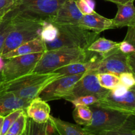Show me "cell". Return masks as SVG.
Returning <instances> with one entry per match:
<instances>
[{"label": "cell", "instance_id": "cell-1", "mask_svg": "<svg viewBox=\"0 0 135 135\" xmlns=\"http://www.w3.org/2000/svg\"><path fill=\"white\" fill-rule=\"evenodd\" d=\"M9 17L13 20V28L5 40L0 56L25 42L40 37L44 22L41 18L17 15Z\"/></svg>", "mask_w": 135, "mask_h": 135}, {"label": "cell", "instance_id": "cell-2", "mask_svg": "<svg viewBox=\"0 0 135 135\" xmlns=\"http://www.w3.org/2000/svg\"><path fill=\"white\" fill-rule=\"evenodd\" d=\"M62 76L55 72L30 73L21 77L7 82L6 90L13 92L18 98L31 101L51 83Z\"/></svg>", "mask_w": 135, "mask_h": 135}, {"label": "cell", "instance_id": "cell-3", "mask_svg": "<svg viewBox=\"0 0 135 135\" xmlns=\"http://www.w3.org/2000/svg\"><path fill=\"white\" fill-rule=\"evenodd\" d=\"M90 51L79 47H61L46 51L32 73H51L68 65L89 60Z\"/></svg>", "mask_w": 135, "mask_h": 135}, {"label": "cell", "instance_id": "cell-4", "mask_svg": "<svg viewBox=\"0 0 135 135\" xmlns=\"http://www.w3.org/2000/svg\"><path fill=\"white\" fill-rule=\"evenodd\" d=\"M59 34L52 42L45 43L46 51L61 47H79L87 50L99 33L85 30L79 25H56Z\"/></svg>", "mask_w": 135, "mask_h": 135}, {"label": "cell", "instance_id": "cell-5", "mask_svg": "<svg viewBox=\"0 0 135 135\" xmlns=\"http://www.w3.org/2000/svg\"><path fill=\"white\" fill-rule=\"evenodd\" d=\"M66 1L67 0H16L12 10L6 16L21 15L47 21L55 15Z\"/></svg>", "mask_w": 135, "mask_h": 135}, {"label": "cell", "instance_id": "cell-6", "mask_svg": "<svg viewBox=\"0 0 135 135\" xmlns=\"http://www.w3.org/2000/svg\"><path fill=\"white\" fill-rule=\"evenodd\" d=\"M92 112L91 123L83 127L88 134L118 129L125 123L131 115L108 108L99 106L97 104L89 105Z\"/></svg>", "mask_w": 135, "mask_h": 135}, {"label": "cell", "instance_id": "cell-7", "mask_svg": "<svg viewBox=\"0 0 135 135\" xmlns=\"http://www.w3.org/2000/svg\"><path fill=\"white\" fill-rule=\"evenodd\" d=\"M44 53L28 54L5 59V65L0 73L5 83L32 72Z\"/></svg>", "mask_w": 135, "mask_h": 135}, {"label": "cell", "instance_id": "cell-8", "mask_svg": "<svg viewBox=\"0 0 135 135\" xmlns=\"http://www.w3.org/2000/svg\"><path fill=\"white\" fill-rule=\"evenodd\" d=\"M109 90L105 89L100 85L97 78V72L91 70L85 73L75 84L71 92L64 98V100H71L84 96H94L100 99L104 96Z\"/></svg>", "mask_w": 135, "mask_h": 135}, {"label": "cell", "instance_id": "cell-9", "mask_svg": "<svg viewBox=\"0 0 135 135\" xmlns=\"http://www.w3.org/2000/svg\"><path fill=\"white\" fill-rule=\"evenodd\" d=\"M100 55L102 57L98 61L97 73H109L119 76L123 73H131L128 63V54L121 52L119 47Z\"/></svg>", "mask_w": 135, "mask_h": 135}, {"label": "cell", "instance_id": "cell-10", "mask_svg": "<svg viewBox=\"0 0 135 135\" xmlns=\"http://www.w3.org/2000/svg\"><path fill=\"white\" fill-rule=\"evenodd\" d=\"M99 106L135 115V86L124 95L116 96L108 90L96 103Z\"/></svg>", "mask_w": 135, "mask_h": 135}, {"label": "cell", "instance_id": "cell-11", "mask_svg": "<svg viewBox=\"0 0 135 135\" xmlns=\"http://www.w3.org/2000/svg\"><path fill=\"white\" fill-rule=\"evenodd\" d=\"M84 74L61 76L49 84L38 97L47 102L51 100L64 99Z\"/></svg>", "mask_w": 135, "mask_h": 135}, {"label": "cell", "instance_id": "cell-12", "mask_svg": "<svg viewBox=\"0 0 135 135\" xmlns=\"http://www.w3.org/2000/svg\"><path fill=\"white\" fill-rule=\"evenodd\" d=\"M83 16L75 0H67L60 7L55 15L46 21L55 25H79Z\"/></svg>", "mask_w": 135, "mask_h": 135}, {"label": "cell", "instance_id": "cell-13", "mask_svg": "<svg viewBox=\"0 0 135 135\" xmlns=\"http://www.w3.org/2000/svg\"><path fill=\"white\" fill-rule=\"evenodd\" d=\"M79 26L85 30L99 33L115 28L113 20L103 17L96 12L83 15L79 22Z\"/></svg>", "mask_w": 135, "mask_h": 135}, {"label": "cell", "instance_id": "cell-14", "mask_svg": "<svg viewBox=\"0 0 135 135\" xmlns=\"http://www.w3.org/2000/svg\"><path fill=\"white\" fill-rule=\"evenodd\" d=\"M6 85L0 90V115L2 116L7 115L16 109H26L30 102L7 91Z\"/></svg>", "mask_w": 135, "mask_h": 135}, {"label": "cell", "instance_id": "cell-15", "mask_svg": "<svg viewBox=\"0 0 135 135\" xmlns=\"http://www.w3.org/2000/svg\"><path fill=\"white\" fill-rule=\"evenodd\" d=\"M28 118L38 123L48 122L50 117V107L47 102L40 97L32 99L25 109Z\"/></svg>", "mask_w": 135, "mask_h": 135}, {"label": "cell", "instance_id": "cell-16", "mask_svg": "<svg viewBox=\"0 0 135 135\" xmlns=\"http://www.w3.org/2000/svg\"><path fill=\"white\" fill-rule=\"evenodd\" d=\"M134 0H131L124 4H117V12L113 18L115 28L131 26L135 22Z\"/></svg>", "mask_w": 135, "mask_h": 135}, {"label": "cell", "instance_id": "cell-17", "mask_svg": "<svg viewBox=\"0 0 135 135\" xmlns=\"http://www.w3.org/2000/svg\"><path fill=\"white\" fill-rule=\"evenodd\" d=\"M46 51V47L45 42L42 40L40 37H39L20 45L14 50L2 55L1 57L3 59H7L15 57L21 56V55L36 54V53H44Z\"/></svg>", "mask_w": 135, "mask_h": 135}, {"label": "cell", "instance_id": "cell-18", "mask_svg": "<svg viewBox=\"0 0 135 135\" xmlns=\"http://www.w3.org/2000/svg\"><path fill=\"white\" fill-rule=\"evenodd\" d=\"M100 59V58L97 57H92L89 60L86 61L72 63L60 69H58L53 72L57 73L63 76L85 73L91 70L96 71Z\"/></svg>", "mask_w": 135, "mask_h": 135}, {"label": "cell", "instance_id": "cell-19", "mask_svg": "<svg viewBox=\"0 0 135 135\" xmlns=\"http://www.w3.org/2000/svg\"><path fill=\"white\" fill-rule=\"evenodd\" d=\"M48 121L54 131L59 135H90L80 125L67 122L58 117L50 115Z\"/></svg>", "mask_w": 135, "mask_h": 135}, {"label": "cell", "instance_id": "cell-20", "mask_svg": "<svg viewBox=\"0 0 135 135\" xmlns=\"http://www.w3.org/2000/svg\"><path fill=\"white\" fill-rule=\"evenodd\" d=\"M119 42H116L105 38H97L87 48V51L99 54H104L119 47Z\"/></svg>", "mask_w": 135, "mask_h": 135}, {"label": "cell", "instance_id": "cell-21", "mask_svg": "<svg viewBox=\"0 0 135 135\" xmlns=\"http://www.w3.org/2000/svg\"><path fill=\"white\" fill-rule=\"evenodd\" d=\"M90 135H135V115H131L125 123L118 129L102 131L90 134Z\"/></svg>", "mask_w": 135, "mask_h": 135}, {"label": "cell", "instance_id": "cell-22", "mask_svg": "<svg viewBox=\"0 0 135 135\" xmlns=\"http://www.w3.org/2000/svg\"><path fill=\"white\" fill-rule=\"evenodd\" d=\"M73 117L77 125L85 127L91 123L92 112L88 105H75V109L73 112Z\"/></svg>", "mask_w": 135, "mask_h": 135}, {"label": "cell", "instance_id": "cell-23", "mask_svg": "<svg viewBox=\"0 0 135 135\" xmlns=\"http://www.w3.org/2000/svg\"><path fill=\"white\" fill-rule=\"evenodd\" d=\"M54 129L48 122L38 123L28 118L26 135H52Z\"/></svg>", "mask_w": 135, "mask_h": 135}, {"label": "cell", "instance_id": "cell-24", "mask_svg": "<svg viewBox=\"0 0 135 135\" xmlns=\"http://www.w3.org/2000/svg\"><path fill=\"white\" fill-rule=\"evenodd\" d=\"M97 78L100 85L107 90H112L120 84L119 77L109 73H97Z\"/></svg>", "mask_w": 135, "mask_h": 135}, {"label": "cell", "instance_id": "cell-25", "mask_svg": "<svg viewBox=\"0 0 135 135\" xmlns=\"http://www.w3.org/2000/svg\"><path fill=\"white\" fill-rule=\"evenodd\" d=\"M59 30L56 25L52 22L44 21L42 31H41L40 38L45 43L52 42L58 36Z\"/></svg>", "mask_w": 135, "mask_h": 135}, {"label": "cell", "instance_id": "cell-26", "mask_svg": "<svg viewBox=\"0 0 135 135\" xmlns=\"http://www.w3.org/2000/svg\"><path fill=\"white\" fill-rule=\"evenodd\" d=\"M125 40L130 42L135 48V22L133 25L128 27ZM128 63L131 73L135 76V51L132 54H128Z\"/></svg>", "mask_w": 135, "mask_h": 135}, {"label": "cell", "instance_id": "cell-27", "mask_svg": "<svg viewBox=\"0 0 135 135\" xmlns=\"http://www.w3.org/2000/svg\"><path fill=\"white\" fill-rule=\"evenodd\" d=\"M27 120L28 117L25 109L11 126L8 132L14 135H21L26 129Z\"/></svg>", "mask_w": 135, "mask_h": 135}, {"label": "cell", "instance_id": "cell-28", "mask_svg": "<svg viewBox=\"0 0 135 135\" xmlns=\"http://www.w3.org/2000/svg\"><path fill=\"white\" fill-rule=\"evenodd\" d=\"M13 20L9 17H5L0 22V55L5 40L13 28Z\"/></svg>", "mask_w": 135, "mask_h": 135}, {"label": "cell", "instance_id": "cell-29", "mask_svg": "<svg viewBox=\"0 0 135 135\" xmlns=\"http://www.w3.org/2000/svg\"><path fill=\"white\" fill-rule=\"evenodd\" d=\"M25 109H18L11 112L7 115L4 116L3 123L2 131H1V135H4L6 134L9 131V128L11 127L13 123L16 121L18 116L21 115V113L25 110Z\"/></svg>", "mask_w": 135, "mask_h": 135}, {"label": "cell", "instance_id": "cell-30", "mask_svg": "<svg viewBox=\"0 0 135 135\" xmlns=\"http://www.w3.org/2000/svg\"><path fill=\"white\" fill-rule=\"evenodd\" d=\"M98 100L99 99L94 96H84L76 98L71 100L70 102L72 103L75 106L77 105H84L89 106V105L96 104L98 102Z\"/></svg>", "mask_w": 135, "mask_h": 135}, {"label": "cell", "instance_id": "cell-31", "mask_svg": "<svg viewBox=\"0 0 135 135\" xmlns=\"http://www.w3.org/2000/svg\"><path fill=\"white\" fill-rule=\"evenodd\" d=\"M15 0H0V22L12 10Z\"/></svg>", "mask_w": 135, "mask_h": 135}, {"label": "cell", "instance_id": "cell-32", "mask_svg": "<svg viewBox=\"0 0 135 135\" xmlns=\"http://www.w3.org/2000/svg\"><path fill=\"white\" fill-rule=\"evenodd\" d=\"M119 77L120 83L129 89L135 86V76L132 73H123L119 76Z\"/></svg>", "mask_w": 135, "mask_h": 135}, {"label": "cell", "instance_id": "cell-33", "mask_svg": "<svg viewBox=\"0 0 135 135\" xmlns=\"http://www.w3.org/2000/svg\"><path fill=\"white\" fill-rule=\"evenodd\" d=\"M75 1L76 7L83 15L91 14L95 11L94 9H92L89 6L86 0H75Z\"/></svg>", "mask_w": 135, "mask_h": 135}, {"label": "cell", "instance_id": "cell-34", "mask_svg": "<svg viewBox=\"0 0 135 135\" xmlns=\"http://www.w3.org/2000/svg\"><path fill=\"white\" fill-rule=\"evenodd\" d=\"M118 47L121 52L125 54H130L135 51L134 46L130 42L125 40H124L121 42H119V45Z\"/></svg>", "mask_w": 135, "mask_h": 135}, {"label": "cell", "instance_id": "cell-35", "mask_svg": "<svg viewBox=\"0 0 135 135\" xmlns=\"http://www.w3.org/2000/svg\"><path fill=\"white\" fill-rule=\"evenodd\" d=\"M109 90L115 96H121L125 94L129 90V88H127L126 86H125L120 83L118 85L116 86L114 88H113L112 90Z\"/></svg>", "mask_w": 135, "mask_h": 135}, {"label": "cell", "instance_id": "cell-36", "mask_svg": "<svg viewBox=\"0 0 135 135\" xmlns=\"http://www.w3.org/2000/svg\"><path fill=\"white\" fill-rule=\"evenodd\" d=\"M106 1H111V2H113L115 4H124L126 3L129 2V1H131V0H106Z\"/></svg>", "mask_w": 135, "mask_h": 135}, {"label": "cell", "instance_id": "cell-37", "mask_svg": "<svg viewBox=\"0 0 135 135\" xmlns=\"http://www.w3.org/2000/svg\"><path fill=\"white\" fill-rule=\"evenodd\" d=\"M6 84L7 83H5V82L4 81V80L3 79L2 76H1V73H0V90L2 89L3 88H4V87L5 86V85H6Z\"/></svg>", "mask_w": 135, "mask_h": 135}, {"label": "cell", "instance_id": "cell-38", "mask_svg": "<svg viewBox=\"0 0 135 135\" xmlns=\"http://www.w3.org/2000/svg\"><path fill=\"white\" fill-rule=\"evenodd\" d=\"M86 1L87 2V3L89 5V6L92 9H94L95 8V2L94 0H86Z\"/></svg>", "mask_w": 135, "mask_h": 135}, {"label": "cell", "instance_id": "cell-39", "mask_svg": "<svg viewBox=\"0 0 135 135\" xmlns=\"http://www.w3.org/2000/svg\"><path fill=\"white\" fill-rule=\"evenodd\" d=\"M4 116L0 115V135H1V131H2L3 123Z\"/></svg>", "mask_w": 135, "mask_h": 135}, {"label": "cell", "instance_id": "cell-40", "mask_svg": "<svg viewBox=\"0 0 135 135\" xmlns=\"http://www.w3.org/2000/svg\"><path fill=\"white\" fill-rule=\"evenodd\" d=\"M4 65H5V59H3L2 57H0V71L3 68Z\"/></svg>", "mask_w": 135, "mask_h": 135}, {"label": "cell", "instance_id": "cell-41", "mask_svg": "<svg viewBox=\"0 0 135 135\" xmlns=\"http://www.w3.org/2000/svg\"><path fill=\"white\" fill-rule=\"evenodd\" d=\"M21 135H26V129H25V131H24V133Z\"/></svg>", "mask_w": 135, "mask_h": 135}, {"label": "cell", "instance_id": "cell-42", "mask_svg": "<svg viewBox=\"0 0 135 135\" xmlns=\"http://www.w3.org/2000/svg\"><path fill=\"white\" fill-rule=\"evenodd\" d=\"M4 135H14L13 134H12V133H9V132H7V133H6V134H5Z\"/></svg>", "mask_w": 135, "mask_h": 135}, {"label": "cell", "instance_id": "cell-43", "mask_svg": "<svg viewBox=\"0 0 135 135\" xmlns=\"http://www.w3.org/2000/svg\"><path fill=\"white\" fill-rule=\"evenodd\" d=\"M52 135H59V134H57V133H55V132L54 131H54H53V133H52Z\"/></svg>", "mask_w": 135, "mask_h": 135}, {"label": "cell", "instance_id": "cell-44", "mask_svg": "<svg viewBox=\"0 0 135 135\" xmlns=\"http://www.w3.org/2000/svg\"><path fill=\"white\" fill-rule=\"evenodd\" d=\"M15 1H16V0H15Z\"/></svg>", "mask_w": 135, "mask_h": 135}]
</instances>
